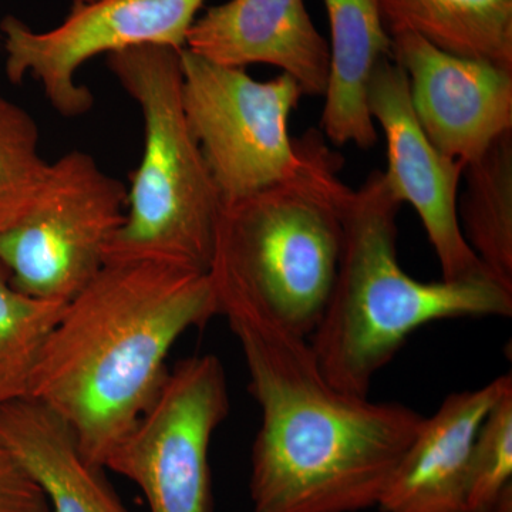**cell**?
Masks as SVG:
<instances>
[{"instance_id": "cell-3", "label": "cell", "mask_w": 512, "mask_h": 512, "mask_svg": "<svg viewBox=\"0 0 512 512\" xmlns=\"http://www.w3.org/2000/svg\"><path fill=\"white\" fill-rule=\"evenodd\" d=\"M298 163L288 177L222 202L210 265L218 303L256 306L309 338L338 274L352 188L343 157L319 128L293 138Z\"/></svg>"}, {"instance_id": "cell-9", "label": "cell", "mask_w": 512, "mask_h": 512, "mask_svg": "<svg viewBox=\"0 0 512 512\" xmlns=\"http://www.w3.org/2000/svg\"><path fill=\"white\" fill-rule=\"evenodd\" d=\"M205 0H94L73 5L55 29L35 32L6 16L0 22L5 70L10 83L26 74L42 84L46 99L63 117L92 109L94 97L76 82V74L93 57L131 47L157 45L185 49L192 23Z\"/></svg>"}, {"instance_id": "cell-18", "label": "cell", "mask_w": 512, "mask_h": 512, "mask_svg": "<svg viewBox=\"0 0 512 512\" xmlns=\"http://www.w3.org/2000/svg\"><path fill=\"white\" fill-rule=\"evenodd\" d=\"M64 306L18 291L0 264V407L29 397L37 360Z\"/></svg>"}, {"instance_id": "cell-7", "label": "cell", "mask_w": 512, "mask_h": 512, "mask_svg": "<svg viewBox=\"0 0 512 512\" xmlns=\"http://www.w3.org/2000/svg\"><path fill=\"white\" fill-rule=\"evenodd\" d=\"M185 120L222 202L288 177L298 163L288 123L303 96L288 74L258 82L241 67L181 50Z\"/></svg>"}, {"instance_id": "cell-4", "label": "cell", "mask_w": 512, "mask_h": 512, "mask_svg": "<svg viewBox=\"0 0 512 512\" xmlns=\"http://www.w3.org/2000/svg\"><path fill=\"white\" fill-rule=\"evenodd\" d=\"M383 171L353 190L338 274L309 336L320 370L342 392L369 396L373 379L421 326L437 320L511 318L512 291L494 279L421 282L397 258V215Z\"/></svg>"}, {"instance_id": "cell-21", "label": "cell", "mask_w": 512, "mask_h": 512, "mask_svg": "<svg viewBox=\"0 0 512 512\" xmlns=\"http://www.w3.org/2000/svg\"><path fill=\"white\" fill-rule=\"evenodd\" d=\"M0 512H52L42 488L0 441Z\"/></svg>"}, {"instance_id": "cell-2", "label": "cell", "mask_w": 512, "mask_h": 512, "mask_svg": "<svg viewBox=\"0 0 512 512\" xmlns=\"http://www.w3.org/2000/svg\"><path fill=\"white\" fill-rule=\"evenodd\" d=\"M218 315L204 272L148 259L107 262L64 306L29 397L62 419L84 457L103 467L156 400L178 339Z\"/></svg>"}, {"instance_id": "cell-22", "label": "cell", "mask_w": 512, "mask_h": 512, "mask_svg": "<svg viewBox=\"0 0 512 512\" xmlns=\"http://www.w3.org/2000/svg\"><path fill=\"white\" fill-rule=\"evenodd\" d=\"M73 5H82V3L94 2V0H72Z\"/></svg>"}, {"instance_id": "cell-5", "label": "cell", "mask_w": 512, "mask_h": 512, "mask_svg": "<svg viewBox=\"0 0 512 512\" xmlns=\"http://www.w3.org/2000/svg\"><path fill=\"white\" fill-rule=\"evenodd\" d=\"M107 66L140 107L144 151L106 264L148 259L208 274L222 201L185 120L181 50L131 47L107 56Z\"/></svg>"}, {"instance_id": "cell-13", "label": "cell", "mask_w": 512, "mask_h": 512, "mask_svg": "<svg viewBox=\"0 0 512 512\" xmlns=\"http://www.w3.org/2000/svg\"><path fill=\"white\" fill-rule=\"evenodd\" d=\"M512 377L447 396L424 419L377 507L382 512H466L478 430Z\"/></svg>"}, {"instance_id": "cell-17", "label": "cell", "mask_w": 512, "mask_h": 512, "mask_svg": "<svg viewBox=\"0 0 512 512\" xmlns=\"http://www.w3.org/2000/svg\"><path fill=\"white\" fill-rule=\"evenodd\" d=\"M458 201L464 239L495 281L512 291V130L464 168Z\"/></svg>"}, {"instance_id": "cell-14", "label": "cell", "mask_w": 512, "mask_h": 512, "mask_svg": "<svg viewBox=\"0 0 512 512\" xmlns=\"http://www.w3.org/2000/svg\"><path fill=\"white\" fill-rule=\"evenodd\" d=\"M0 441L42 488L52 512H130L69 426L36 400L0 407Z\"/></svg>"}, {"instance_id": "cell-6", "label": "cell", "mask_w": 512, "mask_h": 512, "mask_svg": "<svg viewBox=\"0 0 512 512\" xmlns=\"http://www.w3.org/2000/svg\"><path fill=\"white\" fill-rule=\"evenodd\" d=\"M126 207V185L90 154L70 151L50 161L46 183L28 215L0 234V264L25 295L72 301L106 265Z\"/></svg>"}, {"instance_id": "cell-15", "label": "cell", "mask_w": 512, "mask_h": 512, "mask_svg": "<svg viewBox=\"0 0 512 512\" xmlns=\"http://www.w3.org/2000/svg\"><path fill=\"white\" fill-rule=\"evenodd\" d=\"M330 25L329 79L320 131L333 146H376L367 89L377 62L392 56L379 0H323Z\"/></svg>"}, {"instance_id": "cell-12", "label": "cell", "mask_w": 512, "mask_h": 512, "mask_svg": "<svg viewBox=\"0 0 512 512\" xmlns=\"http://www.w3.org/2000/svg\"><path fill=\"white\" fill-rule=\"evenodd\" d=\"M185 49L229 67H279L303 96H325L329 45L303 0H228L192 23Z\"/></svg>"}, {"instance_id": "cell-8", "label": "cell", "mask_w": 512, "mask_h": 512, "mask_svg": "<svg viewBox=\"0 0 512 512\" xmlns=\"http://www.w3.org/2000/svg\"><path fill=\"white\" fill-rule=\"evenodd\" d=\"M228 413L221 360L187 357L103 467L136 484L151 512H212L210 447Z\"/></svg>"}, {"instance_id": "cell-16", "label": "cell", "mask_w": 512, "mask_h": 512, "mask_svg": "<svg viewBox=\"0 0 512 512\" xmlns=\"http://www.w3.org/2000/svg\"><path fill=\"white\" fill-rule=\"evenodd\" d=\"M384 30L512 72V0H379Z\"/></svg>"}, {"instance_id": "cell-10", "label": "cell", "mask_w": 512, "mask_h": 512, "mask_svg": "<svg viewBox=\"0 0 512 512\" xmlns=\"http://www.w3.org/2000/svg\"><path fill=\"white\" fill-rule=\"evenodd\" d=\"M367 107L386 137L387 184L397 200L419 215L439 259L441 279H494L467 244L458 221V185L466 164L441 154L421 130L409 80L392 56L380 59L373 70Z\"/></svg>"}, {"instance_id": "cell-1", "label": "cell", "mask_w": 512, "mask_h": 512, "mask_svg": "<svg viewBox=\"0 0 512 512\" xmlns=\"http://www.w3.org/2000/svg\"><path fill=\"white\" fill-rule=\"evenodd\" d=\"M261 409L252 444L251 512L377 507L424 417L336 389L305 336L256 306L220 302Z\"/></svg>"}, {"instance_id": "cell-11", "label": "cell", "mask_w": 512, "mask_h": 512, "mask_svg": "<svg viewBox=\"0 0 512 512\" xmlns=\"http://www.w3.org/2000/svg\"><path fill=\"white\" fill-rule=\"evenodd\" d=\"M392 55L421 130L444 156L473 163L512 130L511 70L448 55L412 32L392 37Z\"/></svg>"}, {"instance_id": "cell-20", "label": "cell", "mask_w": 512, "mask_h": 512, "mask_svg": "<svg viewBox=\"0 0 512 512\" xmlns=\"http://www.w3.org/2000/svg\"><path fill=\"white\" fill-rule=\"evenodd\" d=\"M512 490V386L488 412L474 443L466 512H491Z\"/></svg>"}, {"instance_id": "cell-19", "label": "cell", "mask_w": 512, "mask_h": 512, "mask_svg": "<svg viewBox=\"0 0 512 512\" xmlns=\"http://www.w3.org/2000/svg\"><path fill=\"white\" fill-rule=\"evenodd\" d=\"M49 170L35 119L0 96V234L32 210Z\"/></svg>"}]
</instances>
